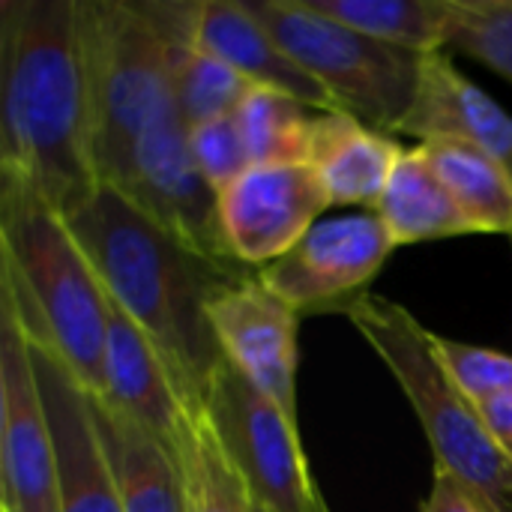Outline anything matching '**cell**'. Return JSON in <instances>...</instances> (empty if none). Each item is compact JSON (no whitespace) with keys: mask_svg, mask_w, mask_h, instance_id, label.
<instances>
[{"mask_svg":"<svg viewBox=\"0 0 512 512\" xmlns=\"http://www.w3.org/2000/svg\"><path fill=\"white\" fill-rule=\"evenodd\" d=\"M222 456L264 512H312L321 495L291 420L228 360L216 372L198 414Z\"/></svg>","mask_w":512,"mask_h":512,"instance_id":"7","label":"cell"},{"mask_svg":"<svg viewBox=\"0 0 512 512\" xmlns=\"http://www.w3.org/2000/svg\"><path fill=\"white\" fill-rule=\"evenodd\" d=\"M243 6L330 93L336 111L378 132H399L417 99L423 54L378 42L309 0H243Z\"/></svg>","mask_w":512,"mask_h":512,"instance_id":"6","label":"cell"},{"mask_svg":"<svg viewBox=\"0 0 512 512\" xmlns=\"http://www.w3.org/2000/svg\"><path fill=\"white\" fill-rule=\"evenodd\" d=\"M480 417L486 420L495 444L504 450V456L512 462V393L510 396H498V399H489V402H480L477 405Z\"/></svg>","mask_w":512,"mask_h":512,"instance_id":"29","label":"cell"},{"mask_svg":"<svg viewBox=\"0 0 512 512\" xmlns=\"http://www.w3.org/2000/svg\"><path fill=\"white\" fill-rule=\"evenodd\" d=\"M0 300L24 336L102 393L111 300L66 216L24 180L0 174Z\"/></svg>","mask_w":512,"mask_h":512,"instance_id":"3","label":"cell"},{"mask_svg":"<svg viewBox=\"0 0 512 512\" xmlns=\"http://www.w3.org/2000/svg\"><path fill=\"white\" fill-rule=\"evenodd\" d=\"M312 512H330L327 501H324V495H318V501H315V510H312Z\"/></svg>","mask_w":512,"mask_h":512,"instance_id":"30","label":"cell"},{"mask_svg":"<svg viewBox=\"0 0 512 512\" xmlns=\"http://www.w3.org/2000/svg\"><path fill=\"white\" fill-rule=\"evenodd\" d=\"M447 48L489 66L512 84V0H453Z\"/></svg>","mask_w":512,"mask_h":512,"instance_id":"25","label":"cell"},{"mask_svg":"<svg viewBox=\"0 0 512 512\" xmlns=\"http://www.w3.org/2000/svg\"><path fill=\"white\" fill-rule=\"evenodd\" d=\"M396 240L375 210L318 222L291 252L258 270L267 291L300 315L348 312L393 255Z\"/></svg>","mask_w":512,"mask_h":512,"instance_id":"8","label":"cell"},{"mask_svg":"<svg viewBox=\"0 0 512 512\" xmlns=\"http://www.w3.org/2000/svg\"><path fill=\"white\" fill-rule=\"evenodd\" d=\"M96 420L117 480L123 512H186L180 453L99 396Z\"/></svg>","mask_w":512,"mask_h":512,"instance_id":"18","label":"cell"},{"mask_svg":"<svg viewBox=\"0 0 512 512\" xmlns=\"http://www.w3.org/2000/svg\"><path fill=\"white\" fill-rule=\"evenodd\" d=\"M90 96V144L99 183H114L135 144L180 120L171 39L147 3L78 0Z\"/></svg>","mask_w":512,"mask_h":512,"instance_id":"4","label":"cell"},{"mask_svg":"<svg viewBox=\"0 0 512 512\" xmlns=\"http://www.w3.org/2000/svg\"><path fill=\"white\" fill-rule=\"evenodd\" d=\"M402 147L387 135L345 111L312 114L306 165L324 183L330 204L372 207L384 195Z\"/></svg>","mask_w":512,"mask_h":512,"instance_id":"17","label":"cell"},{"mask_svg":"<svg viewBox=\"0 0 512 512\" xmlns=\"http://www.w3.org/2000/svg\"><path fill=\"white\" fill-rule=\"evenodd\" d=\"M156 12L171 33L228 63L255 87L291 96L306 108L336 111L330 93L276 42V36L243 6V0L156 3Z\"/></svg>","mask_w":512,"mask_h":512,"instance_id":"12","label":"cell"},{"mask_svg":"<svg viewBox=\"0 0 512 512\" xmlns=\"http://www.w3.org/2000/svg\"><path fill=\"white\" fill-rule=\"evenodd\" d=\"M312 108L276 90L255 87L237 108V123L252 165L306 162Z\"/></svg>","mask_w":512,"mask_h":512,"instance_id":"23","label":"cell"},{"mask_svg":"<svg viewBox=\"0 0 512 512\" xmlns=\"http://www.w3.org/2000/svg\"><path fill=\"white\" fill-rule=\"evenodd\" d=\"M345 315L411 402L435 468L471 486L498 512H512V462L495 444L477 405L441 366L432 330L381 294H363Z\"/></svg>","mask_w":512,"mask_h":512,"instance_id":"5","label":"cell"},{"mask_svg":"<svg viewBox=\"0 0 512 512\" xmlns=\"http://www.w3.org/2000/svg\"><path fill=\"white\" fill-rule=\"evenodd\" d=\"M318 12L405 51L438 54L447 48L453 0H309Z\"/></svg>","mask_w":512,"mask_h":512,"instance_id":"21","label":"cell"},{"mask_svg":"<svg viewBox=\"0 0 512 512\" xmlns=\"http://www.w3.org/2000/svg\"><path fill=\"white\" fill-rule=\"evenodd\" d=\"M27 348L54 438L60 512H123L96 420V396L48 348L30 339Z\"/></svg>","mask_w":512,"mask_h":512,"instance_id":"14","label":"cell"},{"mask_svg":"<svg viewBox=\"0 0 512 512\" xmlns=\"http://www.w3.org/2000/svg\"><path fill=\"white\" fill-rule=\"evenodd\" d=\"M99 399L162 438L177 453L192 423L198 420V414H192V408L180 396L159 348L114 303L108 312L105 378Z\"/></svg>","mask_w":512,"mask_h":512,"instance_id":"15","label":"cell"},{"mask_svg":"<svg viewBox=\"0 0 512 512\" xmlns=\"http://www.w3.org/2000/svg\"><path fill=\"white\" fill-rule=\"evenodd\" d=\"M399 132L420 144L438 138L474 144L512 174V114L465 78L444 51L423 57L417 99Z\"/></svg>","mask_w":512,"mask_h":512,"instance_id":"16","label":"cell"},{"mask_svg":"<svg viewBox=\"0 0 512 512\" xmlns=\"http://www.w3.org/2000/svg\"><path fill=\"white\" fill-rule=\"evenodd\" d=\"M171 66H174V96L180 120L189 126L231 117L255 90L249 78L234 72L228 63L192 48L180 36H171Z\"/></svg>","mask_w":512,"mask_h":512,"instance_id":"22","label":"cell"},{"mask_svg":"<svg viewBox=\"0 0 512 512\" xmlns=\"http://www.w3.org/2000/svg\"><path fill=\"white\" fill-rule=\"evenodd\" d=\"M420 512H498L483 495H477L471 486L456 480L453 474L435 468L432 489L423 501Z\"/></svg>","mask_w":512,"mask_h":512,"instance_id":"28","label":"cell"},{"mask_svg":"<svg viewBox=\"0 0 512 512\" xmlns=\"http://www.w3.org/2000/svg\"><path fill=\"white\" fill-rule=\"evenodd\" d=\"M66 222L111 303L159 348L180 396L201 414L225 363L210 303L255 270L192 249L108 183H99Z\"/></svg>","mask_w":512,"mask_h":512,"instance_id":"1","label":"cell"},{"mask_svg":"<svg viewBox=\"0 0 512 512\" xmlns=\"http://www.w3.org/2000/svg\"><path fill=\"white\" fill-rule=\"evenodd\" d=\"M375 213L387 225L396 246L474 234L423 144L402 150L390 183L375 204Z\"/></svg>","mask_w":512,"mask_h":512,"instance_id":"19","label":"cell"},{"mask_svg":"<svg viewBox=\"0 0 512 512\" xmlns=\"http://www.w3.org/2000/svg\"><path fill=\"white\" fill-rule=\"evenodd\" d=\"M327 207H333L330 195L312 165H249L219 192L225 249L243 267L261 270L291 252Z\"/></svg>","mask_w":512,"mask_h":512,"instance_id":"10","label":"cell"},{"mask_svg":"<svg viewBox=\"0 0 512 512\" xmlns=\"http://www.w3.org/2000/svg\"><path fill=\"white\" fill-rule=\"evenodd\" d=\"M189 147H192V156H195L201 174L210 180V186L216 192L231 186L252 165L240 123L234 114L189 126Z\"/></svg>","mask_w":512,"mask_h":512,"instance_id":"27","label":"cell"},{"mask_svg":"<svg viewBox=\"0 0 512 512\" xmlns=\"http://www.w3.org/2000/svg\"><path fill=\"white\" fill-rule=\"evenodd\" d=\"M423 150L474 234L512 237V174L495 156L453 138L426 141Z\"/></svg>","mask_w":512,"mask_h":512,"instance_id":"20","label":"cell"},{"mask_svg":"<svg viewBox=\"0 0 512 512\" xmlns=\"http://www.w3.org/2000/svg\"><path fill=\"white\" fill-rule=\"evenodd\" d=\"M0 174L63 216L99 186L78 0L0 3Z\"/></svg>","mask_w":512,"mask_h":512,"instance_id":"2","label":"cell"},{"mask_svg":"<svg viewBox=\"0 0 512 512\" xmlns=\"http://www.w3.org/2000/svg\"><path fill=\"white\" fill-rule=\"evenodd\" d=\"M255 512H264V510H258V507H255Z\"/></svg>","mask_w":512,"mask_h":512,"instance_id":"31","label":"cell"},{"mask_svg":"<svg viewBox=\"0 0 512 512\" xmlns=\"http://www.w3.org/2000/svg\"><path fill=\"white\" fill-rule=\"evenodd\" d=\"M207 315L225 360L297 420L300 312L267 291L255 270L219 291Z\"/></svg>","mask_w":512,"mask_h":512,"instance_id":"13","label":"cell"},{"mask_svg":"<svg viewBox=\"0 0 512 512\" xmlns=\"http://www.w3.org/2000/svg\"><path fill=\"white\" fill-rule=\"evenodd\" d=\"M108 186L123 192L138 210L192 249L219 261H234L219 228V192L201 174L183 120L147 132L135 144L120 177Z\"/></svg>","mask_w":512,"mask_h":512,"instance_id":"11","label":"cell"},{"mask_svg":"<svg viewBox=\"0 0 512 512\" xmlns=\"http://www.w3.org/2000/svg\"><path fill=\"white\" fill-rule=\"evenodd\" d=\"M432 348L447 375L474 405L512 393V354L465 345L438 333H432Z\"/></svg>","mask_w":512,"mask_h":512,"instance_id":"26","label":"cell"},{"mask_svg":"<svg viewBox=\"0 0 512 512\" xmlns=\"http://www.w3.org/2000/svg\"><path fill=\"white\" fill-rule=\"evenodd\" d=\"M186 512H255L252 495L222 456L213 432L198 417L180 444Z\"/></svg>","mask_w":512,"mask_h":512,"instance_id":"24","label":"cell"},{"mask_svg":"<svg viewBox=\"0 0 512 512\" xmlns=\"http://www.w3.org/2000/svg\"><path fill=\"white\" fill-rule=\"evenodd\" d=\"M0 510L60 512L57 453L24 327L0 300Z\"/></svg>","mask_w":512,"mask_h":512,"instance_id":"9","label":"cell"}]
</instances>
